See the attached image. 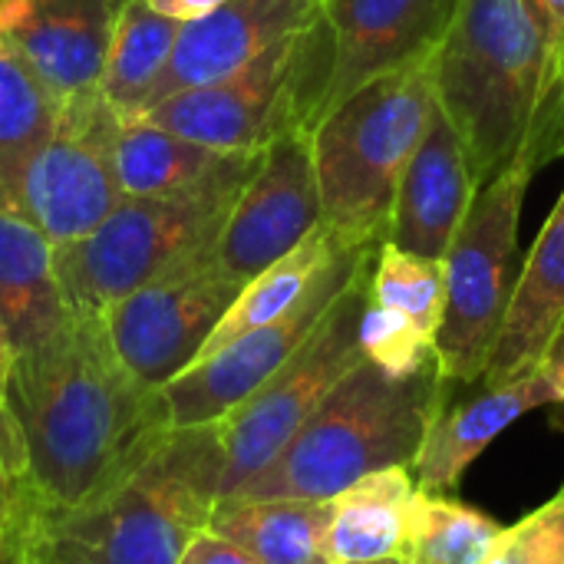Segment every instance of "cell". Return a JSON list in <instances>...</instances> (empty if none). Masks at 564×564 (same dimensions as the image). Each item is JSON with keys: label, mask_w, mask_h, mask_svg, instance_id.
I'll list each match as a JSON object with an SVG mask.
<instances>
[{"label": "cell", "mask_w": 564, "mask_h": 564, "mask_svg": "<svg viewBox=\"0 0 564 564\" xmlns=\"http://www.w3.org/2000/svg\"><path fill=\"white\" fill-rule=\"evenodd\" d=\"M436 102L459 129L489 185L519 162L545 169L564 155V99L522 0H459L433 56Z\"/></svg>", "instance_id": "2"}, {"label": "cell", "mask_w": 564, "mask_h": 564, "mask_svg": "<svg viewBox=\"0 0 564 564\" xmlns=\"http://www.w3.org/2000/svg\"><path fill=\"white\" fill-rule=\"evenodd\" d=\"M221 499L215 426L169 430L96 499L30 525L33 564H178Z\"/></svg>", "instance_id": "3"}, {"label": "cell", "mask_w": 564, "mask_h": 564, "mask_svg": "<svg viewBox=\"0 0 564 564\" xmlns=\"http://www.w3.org/2000/svg\"><path fill=\"white\" fill-rule=\"evenodd\" d=\"M564 327V192L549 221L542 225L532 251L522 258L519 284L496 340L486 387L512 383L542 367Z\"/></svg>", "instance_id": "19"}, {"label": "cell", "mask_w": 564, "mask_h": 564, "mask_svg": "<svg viewBox=\"0 0 564 564\" xmlns=\"http://www.w3.org/2000/svg\"><path fill=\"white\" fill-rule=\"evenodd\" d=\"M7 410L33 519L96 499L172 430L162 390L122 367L99 314L79 311L43 344L17 354Z\"/></svg>", "instance_id": "1"}, {"label": "cell", "mask_w": 564, "mask_h": 564, "mask_svg": "<svg viewBox=\"0 0 564 564\" xmlns=\"http://www.w3.org/2000/svg\"><path fill=\"white\" fill-rule=\"evenodd\" d=\"M178 30L182 23L155 13L145 0H122L99 83L102 96L122 116L145 112L159 79L165 76Z\"/></svg>", "instance_id": "24"}, {"label": "cell", "mask_w": 564, "mask_h": 564, "mask_svg": "<svg viewBox=\"0 0 564 564\" xmlns=\"http://www.w3.org/2000/svg\"><path fill=\"white\" fill-rule=\"evenodd\" d=\"M535 172L519 162L482 185L443 258L446 314L436 334V367L449 387H476L489 370L522 271L519 221Z\"/></svg>", "instance_id": "8"}, {"label": "cell", "mask_w": 564, "mask_h": 564, "mask_svg": "<svg viewBox=\"0 0 564 564\" xmlns=\"http://www.w3.org/2000/svg\"><path fill=\"white\" fill-rule=\"evenodd\" d=\"M30 564H33V562H30Z\"/></svg>", "instance_id": "38"}, {"label": "cell", "mask_w": 564, "mask_h": 564, "mask_svg": "<svg viewBox=\"0 0 564 564\" xmlns=\"http://www.w3.org/2000/svg\"><path fill=\"white\" fill-rule=\"evenodd\" d=\"M208 532L245 549L258 564H330V502L317 499H218Z\"/></svg>", "instance_id": "21"}, {"label": "cell", "mask_w": 564, "mask_h": 564, "mask_svg": "<svg viewBox=\"0 0 564 564\" xmlns=\"http://www.w3.org/2000/svg\"><path fill=\"white\" fill-rule=\"evenodd\" d=\"M542 370H545V377L552 380V387H555V393H558V406L564 410V327L562 334L555 337L552 350L545 354Z\"/></svg>", "instance_id": "34"}, {"label": "cell", "mask_w": 564, "mask_h": 564, "mask_svg": "<svg viewBox=\"0 0 564 564\" xmlns=\"http://www.w3.org/2000/svg\"><path fill=\"white\" fill-rule=\"evenodd\" d=\"M542 40L549 79L564 99V0H522Z\"/></svg>", "instance_id": "30"}, {"label": "cell", "mask_w": 564, "mask_h": 564, "mask_svg": "<svg viewBox=\"0 0 564 564\" xmlns=\"http://www.w3.org/2000/svg\"><path fill=\"white\" fill-rule=\"evenodd\" d=\"M73 317L56 274V248L17 212L0 208V321L17 354Z\"/></svg>", "instance_id": "20"}, {"label": "cell", "mask_w": 564, "mask_h": 564, "mask_svg": "<svg viewBox=\"0 0 564 564\" xmlns=\"http://www.w3.org/2000/svg\"><path fill=\"white\" fill-rule=\"evenodd\" d=\"M0 564H30V555H26V545L17 542L10 532L0 529Z\"/></svg>", "instance_id": "36"}, {"label": "cell", "mask_w": 564, "mask_h": 564, "mask_svg": "<svg viewBox=\"0 0 564 564\" xmlns=\"http://www.w3.org/2000/svg\"><path fill=\"white\" fill-rule=\"evenodd\" d=\"M350 564H403L400 558H380V562H350Z\"/></svg>", "instance_id": "37"}, {"label": "cell", "mask_w": 564, "mask_h": 564, "mask_svg": "<svg viewBox=\"0 0 564 564\" xmlns=\"http://www.w3.org/2000/svg\"><path fill=\"white\" fill-rule=\"evenodd\" d=\"M30 0H0V50H10V36L23 20Z\"/></svg>", "instance_id": "35"}, {"label": "cell", "mask_w": 564, "mask_h": 564, "mask_svg": "<svg viewBox=\"0 0 564 564\" xmlns=\"http://www.w3.org/2000/svg\"><path fill=\"white\" fill-rule=\"evenodd\" d=\"M334 46L324 17L274 43L245 69L175 93L145 119L218 152H261L291 132H311L330 83Z\"/></svg>", "instance_id": "7"}, {"label": "cell", "mask_w": 564, "mask_h": 564, "mask_svg": "<svg viewBox=\"0 0 564 564\" xmlns=\"http://www.w3.org/2000/svg\"><path fill=\"white\" fill-rule=\"evenodd\" d=\"M436 112L433 63L380 76L311 129L324 225L347 245L390 238L403 172Z\"/></svg>", "instance_id": "5"}, {"label": "cell", "mask_w": 564, "mask_h": 564, "mask_svg": "<svg viewBox=\"0 0 564 564\" xmlns=\"http://www.w3.org/2000/svg\"><path fill=\"white\" fill-rule=\"evenodd\" d=\"M446 390L436 360L410 377H390L364 360L327 393L294 440L231 496L330 502L370 473L413 466Z\"/></svg>", "instance_id": "4"}, {"label": "cell", "mask_w": 564, "mask_h": 564, "mask_svg": "<svg viewBox=\"0 0 564 564\" xmlns=\"http://www.w3.org/2000/svg\"><path fill=\"white\" fill-rule=\"evenodd\" d=\"M506 525L463 499L416 486L406 509L403 564H486Z\"/></svg>", "instance_id": "26"}, {"label": "cell", "mask_w": 564, "mask_h": 564, "mask_svg": "<svg viewBox=\"0 0 564 564\" xmlns=\"http://www.w3.org/2000/svg\"><path fill=\"white\" fill-rule=\"evenodd\" d=\"M228 152L208 149L172 129L145 119V116H122L116 135V178L122 198L142 195H175L205 182Z\"/></svg>", "instance_id": "23"}, {"label": "cell", "mask_w": 564, "mask_h": 564, "mask_svg": "<svg viewBox=\"0 0 564 564\" xmlns=\"http://www.w3.org/2000/svg\"><path fill=\"white\" fill-rule=\"evenodd\" d=\"M122 112L102 89L59 102L53 132L3 178L0 208L17 212L53 248L86 238L122 202L116 135Z\"/></svg>", "instance_id": "9"}, {"label": "cell", "mask_w": 564, "mask_h": 564, "mask_svg": "<svg viewBox=\"0 0 564 564\" xmlns=\"http://www.w3.org/2000/svg\"><path fill=\"white\" fill-rule=\"evenodd\" d=\"M13 364H17V350L10 344V334L0 321V420L10 416L7 410V393H10V380H13Z\"/></svg>", "instance_id": "33"}, {"label": "cell", "mask_w": 564, "mask_h": 564, "mask_svg": "<svg viewBox=\"0 0 564 564\" xmlns=\"http://www.w3.org/2000/svg\"><path fill=\"white\" fill-rule=\"evenodd\" d=\"M370 301L400 314L436 344L446 314V264L383 241L370 268Z\"/></svg>", "instance_id": "27"}, {"label": "cell", "mask_w": 564, "mask_h": 564, "mask_svg": "<svg viewBox=\"0 0 564 564\" xmlns=\"http://www.w3.org/2000/svg\"><path fill=\"white\" fill-rule=\"evenodd\" d=\"M542 406H558V393L542 367L502 387H449L413 459L416 486L426 492L453 489L486 446Z\"/></svg>", "instance_id": "17"}, {"label": "cell", "mask_w": 564, "mask_h": 564, "mask_svg": "<svg viewBox=\"0 0 564 564\" xmlns=\"http://www.w3.org/2000/svg\"><path fill=\"white\" fill-rule=\"evenodd\" d=\"M370 268L373 261L334 301L314 337L264 387L212 423L221 446V499L258 476L294 440L327 393L367 360L360 347V321L370 291Z\"/></svg>", "instance_id": "10"}, {"label": "cell", "mask_w": 564, "mask_h": 564, "mask_svg": "<svg viewBox=\"0 0 564 564\" xmlns=\"http://www.w3.org/2000/svg\"><path fill=\"white\" fill-rule=\"evenodd\" d=\"M59 102L13 50H0V185L53 132Z\"/></svg>", "instance_id": "28"}, {"label": "cell", "mask_w": 564, "mask_h": 564, "mask_svg": "<svg viewBox=\"0 0 564 564\" xmlns=\"http://www.w3.org/2000/svg\"><path fill=\"white\" fill-rule=\"evenodd\" d=\"M347 241H340L327 225H321L307 241H301L291 254H284L281 261H274L271 268H264L261 274H254L241 294L235 297V304L228 307V314L221 317V324L215 327V334L208 337L202 357L221 350L225 344H231L235 337L264 327L278 317H284L301 297L304 291L314 284V278L334 261V254L344 248ZM198 357V360H202Z\"/></svg>", "instance_id": "25"}, {"label": "cell", "mask_w": 564, "mask_h": 564, "mask_svg": "<svg viewBox=\"0 0 564 564\" xmlns=\"http://www.w3.org/2000/svg\"><path fill=\"white\" fill-rule=\"evenodd\" d=\"M122 0H30L10 50L63 102L102 83Z\"/></svg>", "instance_id": "18"}, {"label": "cell", "mask_w": 564, "mask_h": 564, "mask_svg": "<svg viewBox=\"0 0 564 564\" xmlns=\"http://www.w3.org/2000/svg\"><path fill=\"white\" fill-rule=\"evenodd\" d=\"M155 13L175 20V23H192V20H202L208 17L212 10H218L221 3L228 0H145Z\"/></svg>", "instance_id": "32"}, {"label": "cell", "mask_w": 564, "mask_h": 564, "mask_svg": "<svg viewBox=\"0 0 564 564\" xmlns=\"http://www.w3.org/2000/svg\"><path fill=\"white\" fill-rule=\"evenodd\" d=\"M321 17V0H228L208 17L182 23L165 76L159 79L145 112L175 93L212 86L245 69L264 50L314 26Z\"/></svg>", "instance_id": "15"}, {"label": "cell", "mask_w": 564, "mask_h": 564, "mask_svg": "<svg viewBox=\"0 0 564 564\" xmlns=\"http://www.w3.org/2000/svg\"><path fill=\"white\" fill-rule=\"evenodd\" d=\"M324 225L311 132H291L261 149L258 169L235 198L218 235V268L248 284Z\"/></svg>", "instance_id": "13"}, {"label": "cell", "mask_w": 564, "mask_h": 564, "mask_svg": "<svg viewBox=\"0 0 564 564\" xmlns=\"http://www.w3.org/2000/svg\"><path fill=\"white\" fill-rule=\"evenodd\" d=\"M416 492L413 466H390L357 479L330 499V564L400 558L406 509Z\"/></svg>", "instance_id": "22"}, {"label": "cell", "mask_w": 564, "mask_h": 564, "mask_svg": "<svg viewBox=\"0 0 564 564\" xmlns=\"http://www.w3.org/2000/svg\"><path fill=\"white\" fill-rule=\"evenodd\" d=\"M241 288L212 251L142 284L99 317L122 367L139 383L162 390L202 357Z\"/></svg>", "instance_id": "12"}, {"label": "cell", "mask_w": 564, "mask_h": 564, "mask_svg": "<svg viewBox=\"0 0 564 564\" xmlns=\"http://www.w3.org/2000/svg\"><path fill=\"white\" fill-rule=\"evenodd\" d=\"M178 564H258L245 549L231 545L228 539L215 535V532H202L192 539V545L182 552Z\"/></svg>", "instance_id": "31"}, {"label": "cell", "mask_w": 564, "mask_h": 564, "mask_svg": "<svg viewBox=\"0 0 564 564\" xmlns=\"http://www.w3.org/2000/svg\"><path fill=\"white\" fill-rule=\"evenodd\" d=\"M486 564H564V482L545 506L502 529Z\"/></svg>", "instance_id": "29"}, {"label": "cell", "mask_w": 564, "mask_h": 564, "mask_svg": "<svg viewBox=\"0 0 564 564\" xmlns=\"http://www.w3.org/2000/svg\"><path fill=\"white\" fill-rule=\"evenodd\" d=\"M377 251L380 248L373 245H344L284 317L235 337L165 383L162 400L172 430L212 426L264 387L314 337L334 301L377 258Z\"/></svg>", "instance_id": "11"}, {"label": "cell", "mask_w": 564, "mask_h": 564, "mask_svg": "<svg viewBox=\"0 0 564 564\" xmlns=\"http://www.w3.org/2000/svg\"><path fill=\"white\" fill-rule=\"evenodd\" d=\"M321 10L334 46L324 116L380 76L433 63L459 0H321Z\"/></svg>", "instance_id": "14"}, {"label": "cell", "mask_w": 564, "mask_h": 564, "mask_svg": "<svg viewBox=\"0 0 564 564\" xmlns=\"http://www.w3.org/2000/svg\"><path fill=\"white\" fill-rule=\"evenodd\" d=\"M479 188L482 185L469 145L436 102V112L403 172L387 241L443 261L463 221L469 218Z\"/></svg>", "instance_id": "16"}, {"label": "cell", "mask_w": 564, "mask_h": 564, "mask_svg": "<svg viewBox=\"0 0 564 564\" xmlns=\"http://www.w3.org/2000/svg\"><path fill=\"white\" fill-rule=\"evenodd\" d=\"M258 159L261 152H228L195 188L122 198L86 238L59 245L56 274L66 304L79 314H102L165 271L212 254Z\"/></svg>", "instance_id": "6"}]
</instances>
